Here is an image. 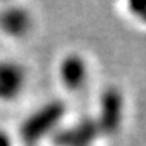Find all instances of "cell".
I'll return each instance as SVG.
<instances>
[{
  "mask_svg": "<svg viewBox=\"0 0 146 146\" xmlns=\"http://www.w3.org/2000/svg\"><path fill=\"white\" fill-rule=\"evenodd\" d=\"M99 131L112 136L118 133L123 121V95L116 87H106L99 97V112L95 118Z\"/></svg>",
  "mask_w": 146,
  "mask_h": 146,
  "instance_id": "obj_2",
  "label": "cell"
},
{
  "mask_svg": "<svg viewBox=\"0 0 146 146\" xmlns=\"http://www.w3.org/2000/svg\"><path fill=\"white\" fill-rule=\"evenodd\" d=\"M58 72L62 85L71 92L80 91L85 85L88 77V68L85 60L75 52L68 54L62 58V61L60 62Z\"/></svg>",
  "mask_w": 146,
  "mask_h": 146,
  "instance_id": "obj_5",
  "label": "cell"
},
{
  "mask_svg": "<svg viewBox=\"0 0 146 146\" xmlns=\"http://www.w3.org/2000/svg\"><path fill=\"white\" fill-rule=\"evenodd\" d=\"M26 84V71L16 61H0V101L17 98Z\"/></svg>",
  "mask_w": 146,
  "mask_h": 146,
  "instance_id": "obj_6",
  "label": "cell"
},
{
  "mask_svg": "<svg viewBox=\"0 0 146 146\" xmlns=\"http://www.w3.org/2000/svg\"><path fill=\"white\" fill-rule=\"evenodd\" d=\"M31 26V14L21 6H9L0 11V30L9 37L21 38L30 33Z\"/></svg>",
  "mask_w": 146,
  "mask_h": 146,
  "instance_id": "obj_4",
  "label": "cell"
},
{
  "mask_svg": "<svg viewBox=\"0 0 146 146\" xmlns=\"http://www.w3.org/2000/svg\"><path fill=\"white\" fill-rule=\"evenodd\" d=\"M0 146H13L11 138L3 131H0Z\"/></svg>",
  "mask_w": 146,
  "mask_h": 146,
  "instance_id": "obj_8",
  "label": "cell"
},
{
  "mask_svg": "<svg viewBox=\"0 0 146 146\" xmlns=\"http://www.w3.org/2000/svg\"><path fill=\"white\" fill-rule=\"evenodd\" d=\"M101 135L95 118L82 116L75 123L57 129L52 133L55 146H92Z\"/></svg>",
  "mask_w": 146,
  "mask_h": 146,
  "instance_id": "obj_3",
  "label": "cell"
},
{
  "mask_svg": "<svg viewBox=\"0 0 146 146\" xmlns=\"http://www.w3.org/2000/svg\"><path fill=\"white\" fill-rule=\"evenodd\" d=\"M67 112V105L61 99H54L34 111L20 126V138L24 145L33 146L51 133Z\"/></svg>",
  "mask_w": 146,
  "mask_h": 146,
  "instance_id": "obj_1",
  "label": "cell"
},
{
  "mask_svg": "<svg viewBox=\"0 0 146 146\" xmlns=\"http://www.w3.org/2000/svg\"><path fill=\"white\" fill-rule=\"evenodd\" d=\"M129 11L138 20L146 23V1H132V3H129Z\"/></svg>",
  "mask_w": 146,
  "mask_h": 146,
  "instance_id": "obj_7",
  "label": "cell"
}]
</instances>
